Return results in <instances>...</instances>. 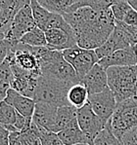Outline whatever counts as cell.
<instances>
[{
    "mask_svg": "<svg viewBox=\"0 0 137 145\" xmlns=\"http://www.w3.org/2000/svg\"><path fill=\"white\" fill-rule=\"evenodd\" d=\"M88 103L92 110L107 124L116 109V100L113 92L108 88L101 93L89 95Z\"/></svg>",
    "mask_w": 137,
    "mask_h": 145,
    "instance_id": "cell-9",
    "label": "cell"
},
{
    "mask_svg": "<svg viewBox=\"0 0 137 145\" xmlns=\"http://www.w3.org/2000/svg\"><path fill=\"white\" fill-rule=\"evenodd\" d=\"M9 145H22L20 131H10V135H9Z\"/></svg>",
    "mask_w": 137,
    "mask_h": 145,
    "instance_id": "cell-34",
    "label": "cell"
},
{
    "mask_svg": "<svg viewBox=\"0 0 137 145\" xmlns=\"http://www.w3.org/2000/svg\"><path fill=\"white\" fill-rule=\"evenodd\" d=\"M30 6L31 8V12H32L33 19H34V22H35V24H36V25L45 31L47 23H48L49 18H50L51 13L52 12L48 11L44 7H42V6L38 3L37 0H30Z\"/></svg>",
    "mask_w": 137,
    "mask_h": 145,
    "instance_id": "cell-22",
    "label": "cell"
},
{
    "mask_svg": "<svg viewBox=\"0 0 137 145\" xmlns=\"http://www.w3.org/2000/svg\"><path fill=\"white\" fill-rule=\"evenodd\" d=\"M4 100L7 101L9 104H11L20 114L28 118H32L35 103H36L33 99L26 97V95L15 91L14 89L10 88L7 91Z\"/></svg>",
    "mask_w": 137,
    "mask_h": 145,
    "instance_id": "cell-16",
    "label": "cell"
},
{
    "mask_svg": "<svg viewBox=\"0 0 137 145\" xmlns=\"http://www.w3.org/2000/svg\"><path fill=\"white\" fill-rule=\"evenodd\" d=\"M31 51L39 61L41 75L60 80L71 86L80 83L75 70L65 59L62 51L51 50L47 46H31Z\"/></svg>",
    "mask_w": 137,
    "mask_h": 145,
    "instance_id": "cell-2",
    "label": "cell"
},
{
    "mask_svg": "<svg viewBox=\"0 0 137 145\" xmlns=\"http://www.w3.org/2000/svg\"><path fill=\"white\" fill-rule=\"evenodd\" d=\"M47 47L51 50L64 51L77 45L75 34L61 28H49L45 30Z\"/></svg>",
    "mask_w": 137,
    "mask_h": 145,
    "instance_id": "cell-15",
    "label": "cell"
},
{
    "mask_svg": "<svg viewBox=\"0 0 137 145\" xmlns=\"http://www.w3.org/2000/svg\"><path fill=\"white\" fill-rule=\"evenodd\" d=\"M38 3L52 13L65 14L73 4V0H37Z\"/></svg>",
    "mask_w": 137,
    "mask_h": 145,
    "instance_id": "cell-24",
    "label": "cell"
},
{
    "mask_svg": "<svg viewBox=\"0 0 137 145\" xmlns=\"http://www.w3.org/2000/svg\"><path fill=\"white\" fill-rule=\"evenodd\" d=\"M114 135L122 140V137L130 129L137 127V95L116 102L111 119L108 121Z\"/></svg>",
    "mask_w": 137,
    "mask_h": 145,
    "instance_id": "cell-5",
    "label": "cell"
},
{
    "mask_svg": "<svg viewBox=\"0 0 137 145\" xmlns=\"http://www.w3.org/2000/svg\"><path fill=\"white\" fill-rule=\"evenodd\" d=\"M76 112L77 108L71 105H63L58 107L57 117H56V125H55V133H58L65 128L66 126L76 118Z\"/></svg>",
    "mask_w": 137,
    "mask_h": 145,
    "instance_id": "cell-20",
    "label": "cell"
},
{
    "mask_svg": "<svg viewBox=\"0 0 137 145\" xmlns=\"http://www.w3.org/2000/svg\"><path fill=\"white\" fill-rule=\"evenodd\" d=\"M20 133H21L22 145H42L38 127L33 121L30 128L21 131Z\"/></svg>",
    "mask_w": 137,
    "mask_h": 145,
    "instance_id": "cell-26",
    "label": "cell"
},
{
    "mask_svg": "<svg viewBox=\"0 0 137 145\" xmlns=\"http://www.w3.org/2000/svg\"><path fill=\"white\" fill-rule=\"evenodd\" d=\"M13 79V72L7 59L0 64V97H6L7 91L11 88Z\"/></svg>",
    "mask_w": 137,
    "mask_h": 145,
    "instance_id": "cell-23",
    "label": "cell"
},
{
    "mask_svg": "<svg viewBox=\"0 0 137 145\" xmlns=\"http://www.w3.org/2000/svg\"><path fill=\"white\" fill-rule=\"evenodd\" d=\"M92 145H124L120 138H118L112 131L110 126L106 125L104 130L99 133V135L93 140Z\"/></svg>",
    "mask_w": 137,
    "mask_h": 145,
    "instance_id": "cell-25",
    "label": "cell"
},
{
    "mask_svg": "<svg viewBox=\"0 0 137 145\" xmlns=\"http://www.w3.org/2000/svg\"><path fill=\"white\" fill-rule=\"evenodd\" d=\"M130 9H131V6L125 0H118V2L113 4L111 7V10L113 12L114 19H116V21L118 22L123 21L125 14L128 12Z\"/></svg>",
    "mask_w": 137,
    "mask_h": 145,
    "instance_id": "cell-28",
    "label": "cell"
},
{
    "mask_svg": "<svg viewBox=\"0 0 137 145\" xmlns=\"http://www.w3.org/2000/svg\"><path fill=\"white\" fill-rule=\"evenodd\" d=\"M35 26L36 24L33 19L31 8L30 5H26L22 8L15 16L10 28L5 33V39L14 44L18 43L26 32H28Z\"/></svg>",
    "mask_w": 137,
    "mask_h": 145,
    "instance_id": "cell-8",
    "label": "cell"
},
{
    "mask_svg": "<svg viewBox=\"0 0 137 145\" xmlns=\"http://www.w3.org/2000/svg\"><path fill=\"white\" fill-rule=\"evenodd\" d=\"M125 1L131 6L132 9H134V10L137 11V0H125Z\"/></svg>",
    "mask_w": 137,
    "mask_h": 145,
    "instance_id": "cell-36",
    "label": "cell"
},
{
    "mask_svg": "<svg viewBox=\"0 0 137 145\" xmlns=\"http://www.w3.org/2000/svg\"><path fill=\"white\" fill-rule=\"evenodd\" d=\"M118 1V0H86L83 6H88L96 11H101L111 8L112 5Z\"/></svg>",
    "mask_w": 137,
    "mask_h": 145,
    "instance_id": "cell-29",
    "label": "cell"
},
{
    "mask_svg": "<svg viewBox=\"0 0 137 145\" xmlns=\"http://www.w3.org/2000/svg\"><path fill=\"white\" fill-rule=\"evenodd\" d=\"M75 145H89L88 143H79V144H75Z\"/></svg>",
    "mask_w": 137,
    "mask_h": 145,
    "instance_id": "cell-38",
    "label": "cell"
},
{
    "mask_svg": "<svg viewBox=\"0 0 137 145\" xmlns=\"http://www.w3.org/2000/svg\"><path fill=\"white\" fill-rule=\"evenodd\" d=\"M9 135L10 131L0 124V145H9Z\"/></svg>",
    "mask_w": 137,
    "mask_h": 145,
    "instance_id": "cell-33",
    "label": "cell"
},
{
    "mask_svg": "<svg viewBox=\"0 0 137 145\" xmlns=\"http://www.w3.org/2000/svg\"><path fill=\"white\" fill-rule=\"evenodd\" d=\"M86 0H73V4L69 8V10L66 13L71 12V11H75L79 7H83V3Z\"/></svg>",
    "mask_w": 137,
    "mask_h": 145,
    "instance_id": "cell-35",
    "label": "cell"
},
{
    "mask_svg": "<svg viewBox=\"0 0 137 145\" xmlns=\"http://www.w3.org/2000/svg\"><path fill=\"white\" fill-rule=\"evenodd\" d=\"M89 93L85 86L81 83L75 84L69 89L68 101L75 108H80L88 102Z\"/></svg>",
    "mask_w": 137,
    "mask_h": 145,
    "instance_id": "cell-18",
    "label": "cell"
},
{
    "mask_svg": "<svg viewBox=\"0 0 137 145\" xmlns=\"http://www.w3.org/2000/svg\"><path fill=\"white\" fill-rule=\"evenodd\" d=\"M60 140L64 145H75L79 143H88L87 137L81 131L77 119H73L68 126L57 133Z\"/></svg>",
    "mask_w": 137,
    "mask_h": 145,
    "instance_id": "cell-17",
    "label": "cell"
},
{
    "mask_svg": "<svg viewBox=\"0 0 137 145\" xmlns=\"http://www.w3.org/2000/svg\"><path fill=\"white\" fill-rule=\"evenodd\" d=\"M1 100H3V97H0V101H1Z\"/></svg>",
    "mask_w": 137,
    "mask_h": 145,
    "instance_id": "cell-39",
    "label": "cell"
},
{
    "mask_svg": "<svg viewBox=\"0 0 137 145\" xmlns=\"http://www.w3.org/2000/svg\"><path fill=\"white\" fill-rule=\"evenodd\" d=\"M98 63L105 69L111 66L137 65V45H131L114 51L108 57L101 59Z\"/></svg>",
    "mask_w": 137,
    "mask_h": 145,
    "instance_id": "cell-11",
    "label": "cell"
},
{
    "mask_svg": "<svg viewBox=\"0 0 137 145\" xmlns=\"http://www.w3.org/2000/svg\"><path fill=\"white\" fill-rule=\"evenodd\" d=\"M108 86L116 102L137 95V65L107 68Z\"/></svg>",
    "mask_w": 137,
    "mask_h": 145,
    "instance_id": "cell-3",
    "label": "cell"
},
{
    "mask_svg": "<svg viewBox=\"0 0 137 145\" xmlns=\"http://www.w3.org/2000/svg\"><path fill=\"white\" fill-rule=\"evenodd\" d=\"M38 130H39V137L42 145H64L60 140L57 133L45 130V129L41 128V127H38Z\"/></svg>",
    "mask_w": 137,
    "mask_h": 145,
    "instance_id": "cell-27",
    "label": "cell"
},
{
    "mask_svg": "<svg viewBox=\"0 0 137 145\" xmlns=\"http://www.w3.org/2000/svg\"><path fill=\"white\" fill-rule=\"evenodd\" d=\"M13 44L14 43H12V42H10L5 38L0 40V64L7 59L9 53L12 50Z\"/></svg>",
    "mask_w": 137,
    "mask_h": 145,
    "instance_id": "cell-30",
    "label": "cell"
},
{
    "mask_svg": "<svg viewBox=\"0 0 137 145\" xmlns=\"http://www.w3.org/2000/svg\"><path fill=\"white\" fill-rule=\"evenodd\" d=\"M71 85L41 75L37 80L33 99L35 102H46L56 107L69 105L68 92Z\"/></svg>",
    "mask_w": 137,
    "mask_h": 145,
    "instance_id": "cell-4",
    "label": "cell"
},
{
    "mask_svg": "<svg viewBox=\"0 0 137 145\" xmlns=\"http://www.w3.org/2000/svg\"><path fill=\"white\" fill-rule=\"evenodd\" d=\"M63 16L73 28L76 44L84 49L95 50L103 45L116 26L111 8L96 11L83 6Z\"/></svg>",
    "mask_w": 137,
    "mask_h": 145,
    "instance_id": "cell-1",
    "label": "cell"
},
{
    "mask_svg": "<svg viewBox=\"0 0 137 145\" xmlns=\"http://www.w3.org/2000/svg\"><path fill=\"white\" fill-rule=\"evenodd\" d=\"M4 38H5V34H4V33H2V32H0V40L4 39Z\"/></svg>",
    "mask_w": 137,
    "mask_h": 145,
    "instance_id": "cell-37",
    "label": "cell"
},
{
    "mask_svg": "<svg viewBox=\"0 0 137 145\" xmlns=\"http://www.w3.org/2000/svg\"><path fill=\"white\" fill-rule=\"evenodd\" d=\"M124 145H137V127L130 129L122 137Z\"/></svg>",
    "mask_w": 137,
    "mask_h": 145,
    "instance_id": "cell-31",
    "label": "cell"
},
{
    "mask_svg": "<svg viewBox=\"0 0 137 145\" xmlns=\"http://www.w3.org/2000/svg\"><path fill=\"white\" fill-rule=\"evenodd\" d=\"M18 111L5 100L0 101V124L3 125L9 131H16L15 124L17 121Z\"/></svg>",
    "mask_w": 137,
    "mask_h": 145,
    "instance_id": "cell-19",
    "label": "cell"
},
{
    "mask_svg": "<svg viewBox=\"0 0 137 145\" xmlns=\"http://www.w3.org/2000/svg\"><path fill=\"white\" fill-rule=\"evenodd\" d=\"M80 83L84 85L89 95L101 93L107 90L109 88L107 69H105L97 62L83 77Z\"/></svg>",
    "mask_w": 137,
    "mask_h": 145,
    "instance_id": "cell-12",
    "label": "cell"
},
{
    "mask_svg": "<svg viewBox=\"0 0 137 145\" xmlns=\"http://www.w3.org/2000/svg\"><path fill=\"white\" fill-rule=\"evenodd\" d=\"M122 22L128 25H137V11L131 8L125 14Z\"/></svg>",
    "mask_w": 137,
    "mask_h": 145,
    "instance_id": "cell-32",
    "label": "cell"
},
{
    "mask_svg": "<svg viewBox=\"0 0 137 145\" xmlns=\"http://www.w3.org/2000/svg\"><path fill=\"white\" fill-rule=\"evenodd\" d=\"M131 45L132 43L127 33L123 29L120 22L116 21V26H114V29L113 30L112 34L110 35V37L103 45L95 49V53L97 55L98 59L100 61L103 57H106L109 55H111L114 51L126 48Z\"/></svg>",
    "mask_w": 137,
    "mask_h": 145,
    "instance_id": "cell-10",
    "label": "cell"
},
{
    "mask_svg": "<svg viewBox=\"0 0 137 145\" xmlns=\"http://www.w3.org/2000/svg\"><path fill=\"white\" fill-rule=\"evenodd\" d=\"M19 42L32 47L47 46L45 31L36 25L35 27H33L32 29L28 31V32H26Z\"/></svg>",
    "mask_w": 137,
    "mask_h": 145,
    "instance_id": "cell-21",
    "label": "cell"
},
{
    "mask_svg": "<svg viewBox=\"0 0 137 145\" xmlns=\"http://www.w3.org/2000/svg\"><path fill=\"white\" fill-rule=\"evenodd\" d=\"M30 3V0H0V32L5 34L17 13Z\"/></svg>",
    "mask_w": 137,
    "mask_h": 145,
    "instance_id": "cell-13",
    "label": "cell"
},
{
    "mask_svg": "<svg viewBox=\"0 0 137 145\" xmlns=\"http://www.w3.org/2000/svg\"><path fill=\"white\" fill-rule=\"evenodd\" d=\"M65 59L71 64L75 70L76 75L79 78V81L88 73V71L93 67L99 59L95 53V50L81 48L75 45L71 48L62 51Z\"/></svg>",
    "mask_w": 137,
    "mask_h": 145,
    "instance_id": "cell-6",
    "label": "cell"
},
{
    "mask_svg": "<svg viewBox=\"0 0 137 145\" xmlns=\"http://www.w3.org/2000/svg\"><path fill=\"white\" fill-rule=\"evenodd\" d=\"M58 107L46 102H36L32 115V121L38 127L55 131Z\"/></svg>",
    "mask_w": 137,
    "mask_h": 145,
    "instance_id": "cell-14",
    "label": "cell"
},
{
    "mask_svg": "<svg viewBox=\"0 0 137 145\" xmlns=\"http://www.w3.org/2000/svg\"><path fill=\"white\" fill-rule=\"evenodd\" d=\"M76 119L81 131L87 137L88 144L92 145L93 140L106 127V123L92 110L90 104L87 102L84 106L77 109Z\"/></svg>",
    "mask_w": 137,
    "mask_h": 145,
    "instance_id": "cell-7",
    "label": "cell"
}]
</instances>
